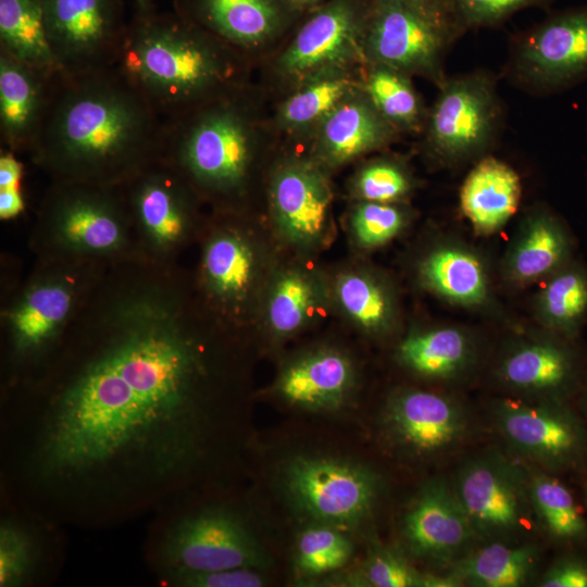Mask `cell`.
I'll use <instances>...</instances> for the list:
<instances>
[{
  "mask_svg": "<svg viewBox=\"0 0 587 587\" xmlns=\"http://www.w3.org/2000/svg\"><path fill=\"white\" fill-rule=\"evenodd\" d=\"M254 64L177 13L136 11L115 67L170 121L249 87Z\"/></svg>",
  "mask_w": 587,
  "mask_h": 587,
  "instance_id": "obj_3",
  "label": "cell"
},
{
  "mask_svg": "<svg viewBox=\"0 0 587 587\" xmlns=\"http://www.w3.org/2000/svg\"><path fill=\"white\" fill-rule=\"evenodd\" d=\"M322 0H289L296 11L315 8Z\"/></svg>",
  "mask_w": 587,
  "mask_h": 587,
  "instance_id": "obj_47",
  "label": "cell"
},
{
  "mask_svg": "<svg viewBox=\"0 0 587 587\" xmlns=\"http://www.w3.org/2000/svg\"><path fill=\"white\" fill-rule=\"evenodd\" d=\"M539 586L587 587V561L576 555H566L557 560L544 573Z\"/></svg>",
  "mask_w": 587,
  "mask_h": 587,
  "instance_id": "obj_46",
  "label": "cell"
},
{
  "mask_svg": "<svg viewBox=\"0 0 587 587\" xmlns=\"http://www.w3.org/2000/svg\"><path fill=\"white\" fill-rule=\"evenodd\" d=\"M452 486L477 539H512L536 520L527 475L500 455L467 460Z\"/></svg>",
  "mask_w": 587,
  "mask_h": 587,
  "instance_id": "obj_15",
  "label": "cell"
},
{
  "mask_svg": "<svg viewBox=\"0 0 587 587\" xmlns=\"http://www.w3.org/2000/svg\"><path fill=\"white\" fill-rule=\"evenodd\" d=\"M370 2L328 0L290 39L270 54L268 79L287 93L324 71L364 66L363 37Z\"/></svg>",
  "mask_w": 587,
  "mask_h": 587,
  "instance_id": "obj_11",
  "label": "cell"
},
{
  "mask_svg": "<svg viewBox=\"0 0 587 587\" xmlns=\"http://www.w3.org/2000/svg\"><path fill=\"white\" fill-rule=\"evenodd\" d=\"M494 423L520 455L551 472L587 464V428L564 401L503 399Z\"/></svg>",
  "mask_w": 587,
  "mask_h": 587,
  "instance_id": "obj_16",
  "label": "cell"
},
{
  "mask_svg": "<svg viewBox=\"0 0 587 587\" xmlns=\"http://www.w3.org/2000/svg\"><path fill=\"white\" fill-rule=\"evenodd\" d=\"M426 1H432V2H438V3H442V4H446L449 7L450 9V5H449V0H426ZM451 11V10H450Z\"/></svg>",
  "mask_w": 587,
  "mask_h": 587,
  "instance_id": "obj_49",
  "label": "cell"
},
{
  "mask_svg": "<svg viewBox=\"0 0 587 587\" xmlns=\"http://www.w3.org/2000/svg\"><path fill=\"white\" fill-rule=\"evenodd\" d=\"M527 487L536 522L552 539L566 545L587 542V520L564 484L541 471L527 476Z\"/></svg>",
  "mask_w": 587,
  "mask_h": 587,
  "instance_id": "obj_36",
  "label": "cell"
},
{
  "mask_svg": "<svg viewBox=\"0 0 587 587\" xmlns=\"http://www.w3.org/2000/svg\"><path fill=\"white\" fill-rule=\"evenodd\" d=\"M353 553L351 540L339 528L315 523L301 530L295 546V565L311 579L344 567Z\"/></svg>",
  "mask_w": 587,
  "mask_h": 587,
  "instance_id": "obj_39",
  "label": "cell"
},
{
  "mask_svg": "<svg viewBox=\"0 0 587 587\" xmlns=\"http://www.w3.org/2000/svg\"><path fill=\"white\" fill-rule=\"evenodd\" d=\"M355 372L349 357L329 348L307 352L287 363L276 383V395L287 404L308 412L340 409L349 399Z\"/></svg>",
  "mask_w": 587,
  "mask_h": 587,
  "instance_id": "obj_25",
  "label": "cell"
},
{
  "mask_svg": "<svg viewBox=\"0 0 587 587\" xmlns=\"http://www.w3.org/2000/svg\"><path fill=\"white\" fill-rule=\"evenodd\" d=\"M143 559L157 579L233 567L264 570L268 557L245 515L225 501L189 505L183 496L153 513Z\"/></svg>",
  "mask_w": 587,
  "mask_h": 587,
  "instance_id": "obj_6",
  "label": "cell"
},
{
  "mask_svg": "<svg viewBox=\"0 0 587 587\" xmlns=\"http://www.w3.org/2000/svg\"><path fill=\"white\" fill-rule=\"evenodd\" d=\"M24 165L18 154L1 148L0 152V218L9 221L25 210L23 193Z\"/></svg>",
  "mask_w": 587,
  "mask_h": 587,
  "instance_id": "obj_45",
  "label": "cell"
},
{
  "mask_svg": "<svg viewBox=\"0 0 587 587\" xmlns=\"http://www.w3.org/2000/svg\"><path fill=\"white\" fill-rule=\"evenodd\" d=\"M498 376L504 386L529 400L565 401L578 380V361L564 340H529L505 353Z\"/></svg>",
  "mask_w": 587,
  "mask_h": 587,
  "instance_id": "obj_24",
  "label": "cell"
},
{
  "mask_svg": "<svg viewBox=\"0 0 587 587\" xmlns=\"http://www.w3.org/2000/svg\"><path fill=\"white\" fill-rule=\"evenodd\" d=\"M584 499H585V503L587 505V482L584 485Z\"/></svg>",
  "mask_w": 587,
  "mask_h": 587,
  "instance_id": "obj_50",
  "label": "cell"
},
{
  "mask_svg": "<svg viewBox=\"0 0 587 587\" xmlns=\"http://www.w3.org/2000/svg\"><path fill=\"white\" fill-rule=\"evenodd\" d=\"M164 126L116 67L61 73L28 154L51 182L120 187L162 158Z\"/></svg>",
  "mask_w": 587,
  "mask_h": 587,
  "instance_id": "obj_2",
  "label": "cell"
},
{
  "mask_svg": "<svg viewBox=\"0 0 587 587\" xmlns=\"http://www.w3.org/2000/svg\"><path fill=\"white\" fill-rule=\"evenodd\" d=\"M539 559V548L535 544L488 540L453 563L449 574L461 586L520 587L532 579Z\"/></svg>",
  "mask_w": 587,
  "mask_h": 587,
  "instance_id": "obj_31",
  "label": "cell"
},
{
  "mask_svg": "<svg viewBox=\"0 0 587 587\" xmlns=\"http://www.w3.org/2000/svg\"><path fill=\"white\" fill-rule=\"evenodd\" d=\"M585 404H586V409H587V385H586V389H585Z\"/></svg>",
  "mask_w": 587,
  "mask_h": 587,
  "instance_id": "obj_51",
  "label": "cell"
},
{
  "mask_svg": "<svg viewBox=\"0 0 587 587\" xmlns=\"http://www.w3.org/2000/svg\"><path fill=\"white\" fill-rule=\"evenodd\" d=\"M335 294L345 314L371 334L387 332L395 317V301L388 287L363 272L341 274Z\"/></svg>",
  "mask_w": 587,
  "mask_h": 587,
  "instance_id": "obj_37",
  "label": "cell"
},
{
  "mask_svg": "<svg viewBox=\"0 0 587 587\" xmlns=\"http://www.w3.org/2000/svg\"><path fill=\"white\" fill-rule=\"evenodd\" d=\"M268 197L275 223L289 242L310 248L323 241L330 226L333 192L327 170L310 154L277 162Z\"/></svg>",
  "mask_w": 587,
  "mask_h": 587,
  "instance_id": "obj_18",
  "label": "cell"
},
{
  "mask_svg": "<svg viewBox=\"0 0 587 587\" xmlns=\"http://www.w3.org/2000/svg\"><path fill=\"white\" fill-rule=\"evenodd\" d=\"M35 257L102 266L140 258L120 187L51 182L29 238Z\"/></svg>",
  "mask_w": 587,
  "mask_h": 587,
  "instance_id": "obj_7",
  "label": "cell"
},
{
  "mask_svg": "<svg viewBox=\"0 0 587 587\" xmlns=\"http://www.w3.org/2000/svg\"><path fill=\"white\" fill-rule=\"evenodd\" d=\"M239 224L223 216L207 229L193 278L204 304L225 325L240 323L258 275L255 249Z\"/></svg>",
  "mask_w": 587,
  "mask_h": 587,
  "instance_id": "obj_17",
  "label": "cell"
},
{
  "mask_svg": "<svg viewBox=\"0 0 587 587\" xmlns=\"http://www.w3.org/2000/svg\"><path fill=\"white\" fill-rule=\"evenodd\" d=\"M448 5L426 0H370L363 37L365 64H382L437 88L445 58L460 35Z\"/></svg>",
  "mask_w": 587,
  "mask_h": 587,
  "instance_id": "obj_8",
  "label": "cell"
},
{
  "mask_svg": "<svg viewBox=\"0 0 587 587\" xmlns=\"http://www.w3.org/2000/svg\"><path fill=\"white\" fill-rule=\"evenodd\" d=\"M414 188L413 177L403 162L377 158L365 163L354 175L351 190L359 201L400 203Z\"/></svg>",
  "mask_w": 587,
  "mask_h": 587,
  "instance_id": "obj_41",
  "label": "cell"
},
{
  "mask_svg": "<svg viewBox=\"0 0 587 587\" xmlns=\"http://www.w3.org/2000/svg\"><path fill=\"white\" fill-rule=\"evenodd\" d=\"M522 196L517 173L505 162L485 155L465 177L460 208L479 235L502 228L516 212Z\"/></svg>",
  "mask_w": 587,
  "mask_h": 587,
  "instance_id": "obj_29",
  "label": "cell"
},
{
  "mask_svg": "<svg viewBox=\"0 0 587 587\" xmlns=\"http://www.w3.org/2000/svg\"><path fill=\"white\" fill-rule=\"evenodd\" d=\"M572 237L547 209L532 211L513 238L503 262L504 277L515 286L546 279L571 262Z\"/></svg>",
  "mask_w": 587,
  "mask_h": 587,
  "instance_id": "obj_27",
  "label": "cell"
},
{
  "mask_svg": "<svg viewBox=\"0 0 587 587\" xmlns=\"http://www.w3.org/2000/svg\"><path fill=\"white\" fill-rule=\"evenodd\" d=\"M363 70L355 66L324 71L285 93L270 118L275 135L309 140L327 114L362 87Z\"/></svg>",
  "mask_w": 587,
  "mask_h": 587,
  "instance_id": "obj_28",
  "label": "cell"
},
{
  "mask_svg": "<svg viewBox=\"0 0 587 587\" xmlns=\"http://www.w3.org/2000/svg\"><path fill=\"white\" fill-rule=\"evenodd\" d=\"M51 53L67 76L116 65L128 23L121 0H41Z\"/></svg>",
  "mask_w": 587,
  "mask_h": 587,
  "instance_id": "obj_12",
  "label": "cell"
},
{
  "mask_svg": "<svg viewBox=\"0 0 587 587\" xmlns=\"http://www.w3.org/2000/svg\"><path fill=\"white\" fill-rule=\"evenodd\" d=\"M132 220L139 257L177 263L199 230L202 201L182 173L160 158L120 186Z\"/></svg>",
  "mask_w": 587,
  "mask_h": 587,
  "instance_id": "obj_10",
  "label": "cell"
},
{
  "mask_svg": "<svg viewBox=\"0 0 587 587\" xmlns=\"http://www.w3.org/2000/svg\"><path fill=\"white\" fill-rule=\"evenodd\" d=\"M544 0H449L451 13L461 30L495 25L515 11Z\"/></svg>",
  "mask_w": 587,
  "mask_h": 587,
  "instance_id": "obj_43",
  "label": "cell"
},
{
  "mask_svg": "<svg viewBox=\"0 0 587 587\" xmlns=\"http://www.w3.org/2000/svg\"><path fill=\"white\" fill-rule=\"evenodd\" d=\"M284 483L295 507L315 523L352 527L371 513L379 479L360 464L330 458L300 455L284 471Z\"/></svg>",
  "mask_w": 587,
  "mask_h": 587,
  "instance_id": "obj_14",
  "label": "cell"
},
{
  "mask_svg": "<svg viewBox=\"0 0 587 587\" xmlns=\"http://www.w3.org/2000/svg\"><path fill=\"white\" fill-rule=\"evenodd\" d=\"M62 530L65 528L1 507L0 587L50 583L63 559Z\"/></svg>",
  "mask_w": 587,
  "mask_h": 587,
  "instance_id": "obj_22",
  "label": "cell"
},
{
  "mask_svg": "<svg viewBox=\"0 0 587 587\" xmlns=\"http://www.w3.org/2000/svg\"><path fill=\"white\" fill-rule=\"evenodd\" d=\"M319 301L316 283L310 274L289 270L280 274L271 289L266 304V323L277 337L300 330Z\"/></svg>",
  "mask_w": 587,
  "mask_h": 587,
  "instance_id": "obj_38",
  "label": "cell"
},
{
  "mask_svg": "<svg viewBox=\"0 0 587 587\" xmlns=\"http://www.w3.org/2000/svg\"><path fill=\"white\" fill-rule=\"evenodd\" d=\"M536 312L542 325L563 338H573L587 317V270L569 262L545 279Z\"/></svg>",
  "mask_w": 587,
  "mask_h": 587,
  "instance_id": "obj_35",
  "label": "cell"
},
{
  "mask_svg": "<svg viewBox=\"0 0 587 587\" xmlns=\"http://www.w3.org/2000/svg\"><path fill=\"white\" fill-rule=\"evenodd\" d=\"M383 423L392 442L415 458H435L457 448L469 434L461 403L442 394L402 389L388 399Z\"/></svg>",
  "mask_w": 587,
  "mask_h": 587,
  "instance_id": "obj_20",
  "label": "cell"
},
{
  "mask_svg": "<svg viewBox=\"0 0 587 587\" xmlns=\"http://www.w3.org/2000/svg\"><path fill=\"white\" fill-rule=\"evenodd\" d=\"M0 51L48 75L62 73L47 39L41 0H0Z\"/></svg>",
  "mask_w": 587,
  "mask_h": 587,
  "instance_id": "obj_33",
  "label": "cell"
},
{
  "mask_svg": "<svg viewBox=\"0 0 587 587\" xmlns=\"http://www.w3.org/2000/svg\"><path fill=\"white\" fill-rule=\"evenodd\" d=\"M407 220L408 212L400 203L359 201L351 214V227L360 246L374 248L396 237Z\"/></svg>",
  "mask_w": 587,
  "mask_h": 587,
  "instance_id": "obj_42",
  "label": "cell"
},
{
  "mask_svg": "<svg viewBox=\"0 0 587 587\" xmlns=\"http://www.w3.org/2000/svg\"><path fill=\"white\" fill-rule=\"evenodd\" d=\"M57 76L0 51L1 148L16 154L29 152Z\"/></svg>",
  "mask_w": 587,
  "mask_h": 587,
  "instance_id": "obj_26",
  "label": "cell"
},
{
  "mask_svg": "<svg viewBox=\"0 0 587 587\" xmlns=\"http://www.w3.org/2000/svg\"><path fill=\"white\" fill-rule=\"evenodd\" d=\"M261 100L250 85L165 122L162 158L221 212L235 211L275 137Z\"/></svg>",
  "mask_w": 587,
  "mask_h": 587,
  "instance_id": "obj_4",
  "label": "cell"
},
{
  "mask_svg": "<svg viewBox=\"0 0 587 587\" xmlns=\"http://www.w3.org/2000/svg\"><path fill=\"white\" fill-rule=\"evenodd\" d=\"M428 575L414 569L396 549L375 542L361 567L336 583L363 587H427Z\"/></svg>",
  "mask_w": 587,
  "mask_h": 587,
  "instance_id": "obj_40",
  "label": "cell"
},
{
  "mask_svg": "<svg viewBox=\"0 0 587 587\" xmlns=\"http://www.w3.org/2000/svg\"><path fill=\"white\" fill-rule=\"evenodd\" d=\"M409 551L436 564H453L477 536L452 484L436 478L425 483L407 509L401 527Z\"/></svg>",
  "mask_w": 587,
  "mask_h": 587,
  "instance_id": "obj_21",
  "label": "cell"
},
{
  "mask_svg": "<svg viewBox=\"0 0 587 587\" xmlns=\"http://www.w3.org/2000/svg\"><path fill=\"white\" fill-rule=\"evenodd\" d=\"M398 135L361 87L319 124L309 138V154L328 170L383 149Z\"/></svg>",
  "mask_w": 587,
  "mask_h": 587,
  "instance_id": "obj_23",
  "label": "cell"
},
{
  "mask_svg": "<svg viewBox=\"0 0 587 587\" xmlns=\"http://www.w3.org/2000/svg\"><path fill=\"white\" fill-rule=\"evenodd\" d=\"M173 7L254 65L276 49L296 12L289 0H174Z\"/></svg>",
  "mask_w": 587,
  "mask_h": 587,
  "instance_id": "obj_19",
  "label": "cell"
},
{
  "mask_svg": "<svg viewBox=\"0 0 587 587\" xmlns=\"http://www.w3.org/2000/svg\"><path fill=\"white\" fill-rule=\"evenodd\" d=\"M154 0H135L136 3V11L139 12H147L150 11L153 8Z\"/></svg>",
  "mask_w": 587,
  "mask_h": 587,
  "instance_id": "obj_48",
  "label": "cell"
},
{
  "mask_svg": "<svg viewBox=\"0 0 587 587\" xmlns=\"http://www.w3.org/2000/svg\"><path fill=\"white\" fill-rule=\"evenodd\" d=\"M107 266L36 257L1 308V384L39 365L77 316Z\"/></svg>",
  "mask_w": 587,
  "mask_h": 587,
  "instance_id": "obj_5",
  "label": "cell"
},
{
  "mask_svg": "<svg viewBox=\"0 0 587 587\" xmlns=\"http://www.w3.org/2000/svg\"><path fill=\"white\" fill-rule=\"evenodd\" d=\"M419 276L424 287L452 304L473 308L489 300L487 268L467 247L445 243L434 248L421 261Z\"/></svg>",
  "mask_w": 587,
  "mask_h": 587,
  "instance_id": "obj_30",
  "label": "cell"
},
{
  "mask_svg": "<svg viewBox=\"0 0 587 587\" xmlns=\"http://www.w3.org/2000/svg\"><path fill=\"white\" fill-rule=\"evenodd\" d=\"M262 570L233 567L210 572L172 574L158 579L167 587H262L266 584Z\"/></svg>",
  "mask_w": 587,
  "mask_h": 587,
  "instance_id": "obj_44",
  "label": "cell"
},
{
  "mask_svg": "<svg viewBox=\"0 0 587 587\" xmlns=\"http://www.w3.org/2000/svg\"><path fill=\"white\" fill-rule=\"evenodd\" d=\"M213 315L177 263L107 266L49 355L1 385V505L96 530L189 494L227 422Z\"/></svg>",
  "mask_w": 587,
  "mask_h": 587,
  "instance_id": "obj_1",
  "label": "cell"
},
{
  "mask_svg": "<svg viewBox=\"0 0 587 587\" xmlns=\"http://www.w3.org/2000/svg\"><path fill=\"white\" fill-rule=\"evenodd\" d=\"M438 89L422 130L426 153L446 165L485 157L503 126L495 75L479 70L447 77Z\"/></svg>",
  "mask_w": 587,
  "mask_h": 587,
  "instance_id": "obj_9",
  "label": "cell"
},
{
  "mask_svg": "<svg viewBox=\"0 0 587 587\" xmlns=\"http://www.w3.org/2000/svg\"><path fill=\"white\" fill-rule=\"evenodd\" d=\"M412 77L382 64H365L362 87L383 117L399 133H422L428 109Z\"/></svg>",
  "mask_w": 587,
  "mask_h": 587,
  "instance_id": "obj_34",
  "label": "cell"
},
{
  "mask_svg": "<svg viewBox=\"0 0 587 587\" xmlns=\"http://www.w3.org/2000/svg\"><path fill=\"white\" fill-rule=\"evenodd\" d=\"M474 357V346L463 329L452 326L415 332L398 347L399 362L433 379H450L463 373Z\"/></svg>",
  "mask_w": 587,
  "mask_h": 587,
  "instance_id": "obj_32",
  "label": "cell"
},
{
  "mask_svg": "<svg viewBox=\"0 0 587 587\" xmlns=\"http://www.w3.org/2000/svg\"><path fill=\"white\" fill-rule=\"evenodd\" d=\"M504 75L536 95L564 91L587 78V7L558 14L516 38Z\"/></svg>",
  "mask_w": 587,
  "mask_h": 587,
  "instance_id": "obj_13",
  "label": "cell"
}]
</instances>
